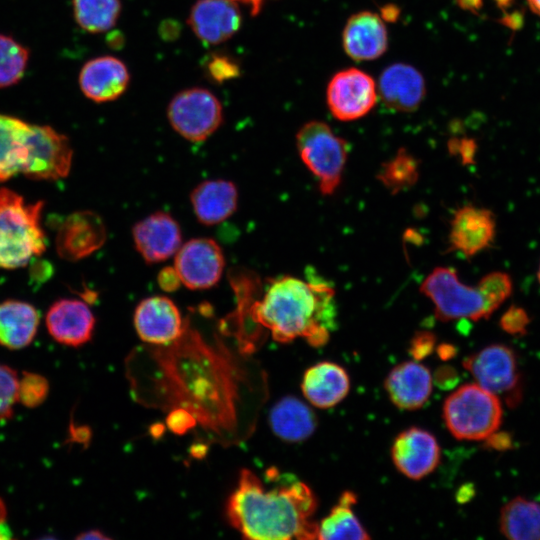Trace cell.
<instances>
[{
  "instance_id": "obj_1",
  "label": "cell",
  "mask_w": 540,
  "mask_h": 540,
  "mask_svg": "<svg viewBox=\"0 0 540 540\" xmlns=\"http://www.w3.org/2000/svg\"><path fill=\"white\" fill-rule=\"evenodd\" d=\"M126 367L136 402L188 412L216 443L246 439L267 398L265 374L250 354L218 336L207 339L188 319L177 340L144 345L129 356Z\"/></svg>"
},
{
  "instance_id": "obj_2",
  "label": "cell",
  "mask_w": 540,
  "mask_h": 540,
  "mask_svg": "<svg viewBox=\"0 0 540 540\" xmlns=\"http://www.w3.org/2000/svg\"><path fill=\"white\" fill-rule=\"evenodd\" d=\"M240 312L231 336L247 354L256 351L266 331L280 343L305 338L309 345L321 347L336 329L335 290L315 275L308 280L280 276L269 283L260 300Z\"/></svg>"
},
{
  "instance_id": "obj_3",
  "label": "cell",
  "mask_w": 540,
  "mask_h": 540,
  "mask_svg": "<svg viewBox=\"0 0 540 540\" xmlns=\"http://www.w3.org/2000/svg\"><path fill=\"white\" fill-rule=\"evenodd\" d=\"M275 482L267 487L251 470L242 469L226 505L229 523L247 539H317L312 516L318 502L312 489L277 470Z\"/></svg>"
},
{
  "instance_id": "obj_4",
  "label": "cell",
  "mask_w": 540,
  "mask_h": 540,
  "mask_svg": "<svg viewBox=\"0 0 540 540\" xmlns=\"http://www.w3.org/2000/svg\"><path fill=\"white\" fill-rule=\"evenodd\" d=\"M43 203H27L13 190L0 188V269L26 266L46 249L41 227Z\"/></svg>"
},
{
  "instance_id": "obj_5",
  "label": "cell",
  "mask_w": 540,
  "mask_h": 540,
  "mask_svg": "<svg viewBox=\"0 0 540 540\" xmlns=\"http://www.w3.org/2000/svg\"><path fill=\"white\" fill-rule=\"evenodd\" d=\"M442 415L447 429L456 439L479 441L498 431L503 409L495 394L477 383H468L446 398Z\"/></svg>"
},
{
  "instance_id": "obj_6",
  "label": "cell",
  "mask_w": 540,
  "mask_h": 540,
  "mask_svg": "<svg viewBox=\"0 0 540 540\" xmlns=\"http://www.w3.org/2000/svg\"><path fill=\"white\" fill-rule=\"evenodd\" d=\"M420 292L433 303L436 317L445 322L478 321L496 310L480 282L467 285L450 267H436L422 282Z\"/></svg>"
},
{
  "instance_id": "obj_7",
  "label": "cell",
  "mask_w": 540,
  "mask_h": 540,
  "mask_svg": "<svg viewBox=\"0 0 540 540\" xmlns=\"http://www.w3.org/2000/svg\"><path fill=\"white\" fill-rule=\"evenodd\" d=\"M299 156L317 178L323 195H331L338 188L348 156V145L326 123L310 121L296 134Z\"/></svg>"
},
{
  "instance_id": "obj_8",
  "label": "cell",
  "mask_w": 540,
  "mask_h": 540,
  "mask_svg": "<svg viewBox=\"0 0 540 540\" xmlns=\"http://www.w3.org/2000/svg\"><path fill=\"white\" fill-rule=\"evenodd\" d=\"M476 383L504 400L511 408L523 397L522 377L517 355L504 344H491L463 361Z\"/></svg>"
},
{
  "instance_id": "obj_9",
  "label": "cell",
  "mask_w": 540,
  "mask_h": 540,
  "mask_svg": "<svg viewBox=\"0 0 540 540\" xmlns=\"http://www.w3.org/2000/svg\"><path fill=\"white\" fill-rule=\"evenodd\" d=\"M167 117L171 127L184 139L201 142L220 127L223 107L210 90L192 87L178 92L171 99Z\"/></svg>"
},
{
  "instance_id": "obj_10",
  "label": "cell",
  "mask_w": 540,
  "mask_h": 540,
  "mask_svg": "<svg viewBox=\"0 0 540 540\" xmlns=\"http://www.w3.org/2000/svg\"><path fill=\"white\" fill-rule=\"evenodd\" d=\"M73 150L68 138L47 125L31 124L22 174L33 180H58L68 175Z\"/></svg>"
},
{
  "instance_id": "obj_11",
  "label": "cell",
  "mask_w": 540,
  "mask_h": 540,
  "mask_svg": "<svg viewBox=\"0 0 540 540\" xmlns=\"http://www.w3.org/2000/svg\"><path fill=\"white\" fill-rule=\"evenodd\" d=\"M173 267L187 288L204 290L215 286L221 279L225 258L215 240L193 238L182 244L175 253Z\"/></svg>"
},
{
  "instance_id": "obj_12",
  "label": "cell",
  "mask_w": 540,
  "mask_h": 540,
  "mask_svg": "<svg viewBox=\"0 0 540 540\" xmlns=\"http://www.w3.org/2000/svg\"><path fill=\"white\" fill-rule=\"evenodd\" d=\"M377 89L367 73L349 68L335 74L327 88V103L333 116L352 121L365 116L375 105Z\"/></svg>"
},
{
  "instance_id": "obj_13",
  "label": "cell",
  "mask_w": 540,
  "mask_h": 540,
  "mask_svg": "<svg viewBox=\"0 0 540 540\" xmlns=\"http://www.w3.org/2000/svg\"><path fill=\"white\" fill-rule=\"evenodd\" d=\"M391 457L401 474L419 480L437 468L441 449L432 433L419 427H411L396 436L391 447Z\"/></svg>"
},
{
  "instance_id": "obj_14",
  "label": "cell",
  "mask_w": 540,
  "mask_h": 540,
  "mask_svg": "<svg viewBox=\"0 0 540 540\" xmlns=\"http://www.w3.org/2000/svg\"><path fill=\"white\" fill-rule=\"evenodd\" d=\"M185 324L176 304L163 295L143 299L134 312L136 332L149 345L172 343L181 336Z\"/></svg>"
},
{
  "instance_id": "obj_15",
  "label": "cell",
  "mask_w": 540,
  "mask_h": 540,
  "mask_svg": "<svg viewBox=\"0 0 540 540\" xmlns=\"http://www.w3.org/2000/svg\"><path fill=\"white\" fill-rule=\"evenodd\" d=\"M106 240V227L96 212L82 210L68 215L58 229L56 250L67 261L82 260L99 250Z\"/></svg>"
},
{
  "instance_id": "obj_16",
  "label": "cell",
  "mask_w": 540,
  "mask_h": 540,
  "mask_svg": "<svg viewBox=\"0 0 540 540\" xmlns=\"http://www.w3.org/2000/svg\"><path fill=\"white\" fill-rule=\"evenodd\" d=\"M132 238L137 252L149 264L167 260L182 245L178 222L164 211L154 212L136 222Z\"/></svg>"
},
{
  "instance_id": "obj_17",
  "label": "cell",
  "mask_w": 540,
  "mask_h": 540,
  "mask_svg": "<svg viewBox=\"0 0 540 540\" xmlns=\"http://www.w3.org/2000/svg\"><path fill=\"white\" fill-rule=\"evenodd\" d=\"M496 236V219L492 211L465 205L455 211L449 231L450 251L470 258L487 249Z\"/></svg>"
},
{
  "instance_id": "obj_18",
  "label": "cell",
  "mask_w": 540,
  "mask_h": 540,
  "mask_svg": "<svg viewBox=\"0 0 540 540\" xmlns=\"http://www.w3.org/2000/svg\"><path fill=\"white\" fill-rule=\"evenodd\" d=\"M242 17L233 0H197L191 7L187 23L204 43L217 45L234 36Z\"/></svg>"
},
{
  "instance_id": "obj_19",
  "label": "cell",
  "mask_w": 540,
  "mask_h": 540,
  "mask_svg": "<svg viewBox=\"0 0 540 540\" xmlns=\"http://www.w3.org/2000/svg\"><path fill=\"white\" fill-rule=\"evenodd\" d=\"M45 323L55 341L66 346L79 347L92 338L96 321L85 302L65 298L50 306Z\"/></svg>"
},
{
  "instance_id": "obj_20",
  "label": "cell",
  "mask_w": 540,
  "mask_h": 540,
  "mask_svg": "<svg viewBox=\"0 0 540 540\" xmlns=\"http://www.w3.org/2000/svg\"><path fill=\"white\" fill-rule=\"evenodd\" d=\"M129 82L127 66L114 56H100L87 61L79 74L82 93L97 103L119 98L126 91Z\"/></svg>"
},
{
  "instance_id": "obj_21",
  "label": "cell",
  "mask_w": 540,
  "mask_h": 540,
  "mask_svg": "<svg viewBox=\"0 0 540 540\" xmlns=\"http://www.w3.org/2000/svg\"><path fill=\"white\" fill-rule=\"evenodd\" d=\"M391 402L402 410H417L430 398L433 377L430 370L417 360L396 365L384 381Z\"/></svg>"
},
{
  "instance_id": "obj_22",
  "label": "cell",
  "mask_w": 540,
  "mask_h": 540,
  "mask_svg": "<svg viewBox=\"0 0 540 540\" xmlns=\"http://www.w3.org/2000/svg\"><path fill=\"white\" fill-rule=\"evenodd\" d=\"M387 31L376 13L363 11L347 21L343 31L345 52L354 60L366 61L380 57L387 48Z\"/></svg>"
},
{
  "instance_id": "obj_23",
  "label": "cell",
  "mask_w": 540,
  "mask_h": 540,
  "mask_svg": "<svg viewBox=\"0 0 540 540\" xmlns=\"http://www.w3.org/2000/svg\"><path fill=\"white\" fill-rule=\"evenodd\" d=\"M301 389L311 405L327 409L339 404L347 396L350 378L339 364L322 361L305 371Z\"/></svg>"
},
{
  "instance_id": "obj_24",
  "label": "cell",
  "mask_w": 540,
  "mask_h": 540,
  "mask_svg": "<svg viewBox=\"0 0 540 540\" xmlns=\"http://www.w3.org/2000/svg\"><path fill=\"white\" fill-rule=\"evenodd\" d=\"M379 92L383 102L391 109L410 112L422 102L425 83L414 67L396 63L387 67L379 79Z\"/></svg>"
},
{
  "instance_id": "obj_25",
  "label": "cell",
  "mask_w": 540,
  "mask_h": 540,
  "mask_svg": "<svg viewBox=\"0 0 540 540\" xmlns=\"http://www.w3.org/2000/svg\"><path fill=\"white\" fill-rule=\"evenodd\" d=\"M190 200L197 220L211 226L225 221L236 211L238 191L232 181L205 180L192 190Z\"/></svg>"
},
{
  "instance_id": "obj_26",
  "label": "cell",
  "mask_w": 540,
  "mask_h": 540,
  "mask_svg": "<svg viewBox=\"0 0 540 540\" xmlns=\"http://www.w3.org/2000/svg\"><path fill=\"white\" fill-rule=\"evenodd\" d=\"M269 423L277 437L295 443L306 440L314 433L317 418L305 402L293 396H286L272 407Z\"/></svg>"
},
{
  "instance_id": "obj_27",
  "label": "cell",
  "mask_w": 540,
  "mask_h": 540,
  "mask_svg": "<svg viewBox=\"0 0 540 540\" xmlns=\"http://www.w3.org/2000/svg\"><path fill=\"white\" fill-rule=\"evenodd\" d=\"M39 326L36 308L23 301L6 300L0 303V345L11 350L27 347Z\"/></svg>"
},
{
  "instance_id": "obj_28",
  "label": "cell",
  "mask_w": 540,
  "mask_h": 540,
  "mask_svg": "<svg viewBox=\"0 0 540 540\" xmlns=\"http://www.w3.org/2000/svg\"><path fill=\"white\" fill-rule=\"evenodd\" d=\"M31 124L0 113V181L22 173Z\"/></svg>"
},
{
  "instance_id": "obj_29",
  "label": "cell",
  "mask_w": 540,
  "mask_h": 540,
  "mask_svg": "<svg viewBox=\"0 0 540 540\" xmlns=\"http://www.w3.org/2000/svg\"><path fill=\"white\" fill-rule=\"evenodd\" d=\"M356 502L354 492L344 491L329 514L317 523V539H369L367 530L353 510Z\"/></svg>"
},
{
  "instance_id": "obj_30",
  "label": "cell",
  "mask_w": 540,
  "mask_h": 540,
  "mask_svg": "<svg viewBox=\"0 0 540 540\" xmlns=\"http://www.w3.org/2000/svg\"><path fill=\"white\" fill-rule=\"evenodd\" d=\"M500 532L510 540H540V503L517 496L501 509Z\"/></svg>"
},
{
  "instance_id": "obj_31",
  "label": "cell",
  "mask_w": 540,
  "mask_h": 540,
  "mask_svg": "<svg viewBox=\"0 0 540 540\" xmlns=\"http://www.w3.org/2000/svg\"><path fill=\"white\" fill-rule=\"evenodd\" d=\"M76 23L90 33H102L115 26L120 13V0H73Z\"/></svg>"
},
{
  "instance_id": "obj_32",
  "label": "cell",
  "mask_w": 540,
  "mask_h": 540,
  "mask_svg": "<svg viewBox=\"0 0 540 540\" xmlns=\"http://www.w3.org/2000/svg\"><path fill=\"white\" fill-rule=\"evenodd\" d=\"M419 163L417 159L401 148L386 161L377 174V179L392 194L412 187L418 180Z\"/></svg>"
},
{
  "instance_id": "obj_33",
  "label": "cell",
  "mask_w": 540,
  "mask_h": 540,
  "mask_svg": "<svg viewBox=\"0 0 540 540\" xmlns=\"http://www.w3.org/2000/svg\"><path fill=\"white\" fill-rule=\"evenodd\" d=\"M29 51L10 36L0 34V88L10 87L23 77Z\"/></svg>"
},
{
  "instance_id": "obj_34",
  "label": "cell",
  "mask_w": 540,
  "mask_h": 540,
  "mask_svg": "<svg viewBox=\"0 0 540 540\" xmlns=\"http://www.w3.org/2000/svg\"><path fill=\"white\" fill-rule=\"evenodd\" d=\"M49 393L48 380L35 372L24 371L18 382V402L28 408L40 406Z\"/></svg>"
},
{
  "instance_id": "obj_35",
  "label": "cell",
  "mask_w": 540,
  "mask_h": 540,
  "mask_svg": "<svg viewBox=\"0 0 540 540\" xmlns=\"http://www.w3.org/2000/svg\"><path fill=\"white\" fill-rule=\"evenodd\" d=\"M18 382L17 372L0 363V423L13 415L14 406L18 403Z\"/></svg>"
},
{
  "instance_id": "obj_36",
  "label": "cell",
  "mask_w": 540,
  "mask_h": 540,
  "mask_svg": "<svg viewBox=\"0 0 540 540\" xmlns=\"http://www.w3.org/2000/svg\"><path fill=\"white\" fill-rule=\"evenodd\" d=\"M530 324L528 312L518 305H511L501 316L499 325L501 329L512 336L526 334Z\"/></svg>"
},
{
  "instance_id": "obj_37",
  "label": "cell",
  "mask_w": 540,
  "mask_h": 540,
  "mask_svg": "<svg viewBox=\"0 0 540 540\" xmlns=\"http://www.w3.org/2000/svg\"><path fill=\"white\" fill-rule=\"evenodd\" d=\"M209 75L218 82L232 79L239 75V66L229 57L214 55L209 59L208 64Z\"/></svg>"
},
{
  "instance_id": "obj_38",
  "label": "cell",
  "mask_w": 540,
  "mask_h": 540,
  "mask_svg": "<svg viewBox=\"0 0 540 540\" xmlns=\"http://www.w3.org/2000/svg\"><path fill=\"white\" fill-rule=\"evenodd\" d=\"M436 338L433 333L421 331L415 333L409 346V353L414 360L420 361L428 357L435 346Z\"/></svg>"
},
{
  "instance_id": "obj_39",
  "label": "cell",
  "mask_w": 540,
  "mask_h": 540,
  "mask_svg": "<svg viewBox=\"0 0 540 540\" xmlns=\"http://www.w3.org/2000/svg\"><path fill=\"white\" fill-rule=\"evenodd\" d=\"M166 423L171 431L180 435L197 426L194 418L182 409L169 411Z\"/></svg>"
},
{
  "instance_id": "obj_40",
  "label": "cell",
  "mask_w": 540,
  "mask_h": 540,
  "mask_svg": "<svg viewBox=\"0 0 540 540\" xmlns=\"http://www.w3.org/2000/svg\"><path fill=\"white\" fill-rule=\"evenodd\" d=\"M158 284L162 290L173 292L182 283L174 267H165L158 274Z\"/></svg>"
},
{
  "instance_id": "obj_41",
  "label": "cell",
  "mask_w": 540,
  "mask_h": 540,
  "mask_svg": "<svg viewBox=\"0 0 540 540\" xmlns=\"http://www.w3.org/2000/svg\"><path fill=\"white\" fill-rule=\"evenodd\" d=\"M455 152L460 155L463 163H472L476 151V145L472 140L455 142Z\"/></svg>"
},
{
  "instance_id": "obj_42",
  "label": "cell",
  "mask_w": 540,
  "mask_h": 540,
  "mask_svg": "<svg viewBox=\"0 0 540 540\" xmlns=\"http://www.w3.org/2000/svg\"><path fill=\"white\" fill-rule=\"evenodd\" d=\"M487 444L496 450H506L511 447L512 440L508 434L505 433H493L485 439Z\"/></svg>"
},
{
  "instance_id": "obj_43",
  "label": "cell",
  "mask_w": 540,
  "mask_h": 540,
  "mask_svg": "<svg viewBox=\"0 0 540 540\" xmlns=\"http://www.w3.org/2000/svg\"><path fill=\"white\" fill-rule=\"evenodd\" d=\"M7 509L4 501L0 498V540H6L12 538L10 528L6 523Z\"/></svg>"
},
{
  "instance_id": "obj_44",
  "label": "cell",
  "mask_w": 540,
  "mask_h": 540,
  "mask_svg": "<svg viewBox=\"0 0 540 540\" xmlns=\"http://www.w3.org/2000/svg\"><path fill=\"white\" fill-rule=\"evenodd\" d=\"M236 3H242L250 7L251 14L256 16L262 8L265 0H233Z\"/></svg>"
},
{
  "instance_id": "obj_45",
  "label": "cell",
  "mask_w": 540,
  "mask_h": 540,
  "mask_svg": "<svg viewBox=\"0 0 540 540\" xmlns=\"http://www.w3.org/2000/svg\"><path fill=\"white\" fill-rule=\"evenodd\" d=\"M77 539H82V540L95 539V540H98V539H109V537L106 536L105 534H103L99 530H89V531H86V532H83V533L79 534L77 536Z\"/></svg>"
},
{
  "instance_id": "obj_46",
  "label": "cell",
  "mask_w": 540,
  "mask_h": 540,
  "mask_svg": "<svg viewBox=\"0 0 540 540\" xmlns=\"http://www.w3.org/2000/svg\"><path fill=\"white\" fill-rule=\"evenodd\" d=\"M462 8L470 11H477L482 4V0H457Z\"/></svg>"
},
{
  "instance_id": "obj_47",
  "label": "cell",
  "mask_w": 540,
  "mask_h": 540,
  "mask_svg": "<svg viewBox=\"0 0 540 540\" xmlns=\"http://www.w3.org/2000/svg\"><path fill=\"white\" fill-rule=\"evenodd\" d=\"M454 353H455V349L454 347L450 345H443L439 349V355L444 359L450 358Z\"/></svg>"
},
{
  "instance_id": "obj_48",
  "label": "cell",
  "mask_w": 540,
  "mask_h": 540,
  "mask_svg": "<svg viewBox=\"0 0 540 540\" xmlns=\"http://www.w3.org/2000/svg\"><path fill=\"white\" fill-rule=\"evenodd\" d=\"M533 13L540 16V0H526Z\"/></svg>"
},
{
  "instance_id": "obj_49",
  "label": "cell",
  "mask_w": 540,
  "mask_h": 540,
  "mask_svg": "<svg viewBox=\"0 0 540 540\" xmlns=\"http://www.w3.org/2000/svg\"><path fill=\"white\" fill-rule=\"evenodd\" d=\"M499 5L506 6L511 0H496Z\"/></svg>"
},
{
  "instance_id": "obj_50",
  "label": "cell",
  "mask_w": 540,
  "mask_h": 540,
  "mask_svg": "<svg viewBox=\"0 0 540 540\" xmlns=\"http://www.w3.org/2000/svg\"><path fill=\"white\" fill-rule=\"evenodd\" d=\"M537 278H538V281L540 283V263H539V267H538Z\"/></svg>"
}]
</instances>
